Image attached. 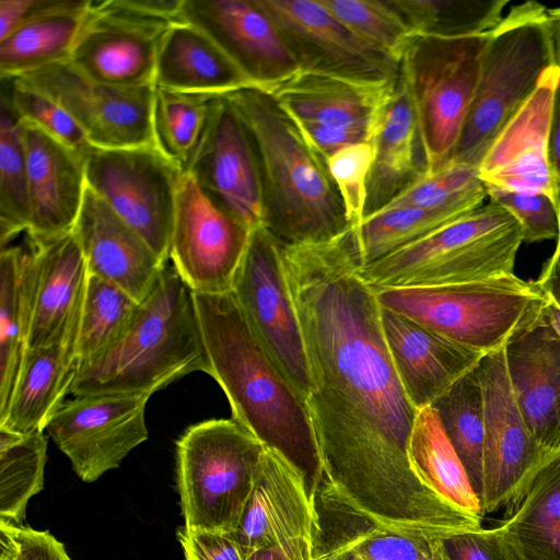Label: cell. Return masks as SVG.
Wrapping results in <instances>:
<instances>
[{"label":"cell","instance_id":"cell-1","mask_svg":"<svg viewBox=\"0 0 560 560\" xmlns=\"http://www.w3.org/2000/svg\"><path fill=\"white\" fill-rule=\"evenodd\" d=\"M280 252L306 355L305 407L323 480L378 522L440 533L480 527L481 517L442 498L412 468L419 410L389 354L375 291L360 276L354 229Z\"/></svg>","mask_w":560,"mask_h":560},{"label":"cell","instance_id":"cell-2","mask_svg":"<svg viewBox=\"0 0 560 560\" xmlns=\"http://www.w3.org/2000/svg\"><path fill=\"white\" fill-rule=\"evenodd\" d=\"M194 296L208 375L224 392L232 419L301 472L314 504L324 475L304 401L264 349L232 291Z\"/></svg>","mask_w":560,"mask_h":560},{"label":"cell","instance_id":"cell-3","mask_svg":"<svg viewBox=\"0 0 560 560\" xmlns=\"http://www.w3.org/2000/svg\"><path fill=\"white\" fill-rule=\"evenodd\" d=\"M255 145L264 225L283 246L331 240L353 229L327 161L307 142L273 96L259 89L223 95Z\"/></svg>","mask_w":560,"mask_h":560},{"label":"cell","instance_id":"cell-4","mask_svg":"<svg viewBox=\"0 0 560 560\" xmlns=\"http://www.w3.org/2000/svg\"><path fill=\"white\" fill-rule=\"evenodd\" d=\"M192 372L209 373L194 291L167 264L122 338L77 371L70 396H152Z\"/></svg>","mask_w":560,"mask_h":560},{"label":"cell","instance_id":"cell-5","mask_svg":"<svg viewBox=\"0 0 560 560\" xmlns=\"http://www.w3.org/2000/svg\"><path fill=\"white\" fill-rule=\"evenodd\" d=\"M552 66L556 65L548 9L536 1L512 7L490 32L470 108L443 167L478 168L494 140Z\"/></svg>","mask_w":560,"mask_h":560},{"label":"cell","instance_id":"cell-6","mask_svg":"<svg viewBox=\"0 0 560 560\" xmlns=\"http://www.w3.org/2000/svg\"><path fill=\"white\" fill-rule=\"evenodd\" d=\"M517 220L489 199L474 212L373 264L360 276L374 289L463 284L514 275L523 243Z\"/></svg>","mask_w":560,"mask_h":560},{"label":"cell","instance_id":"cell-7","mask_svg":"<svg viewBox=\"0 0 560 560\" xmlns=\"http://www.w3.org/2000/svg\"><path fill=\"white\" fill-rule=\"evenodd\" d=\"M374 291L383 308L483 354L504 349L538 318L549 300L537 281L515 273L463 284Z\"/></svg>","mask_w":560,"mask_h":560},{"label":"cell","instance_id":"cell-8","mask_svg":"<svg viewBox=\"0 0 560 560\" xmlns=\"http://www.w3.org/2000/svg\"><path fill=\"white\" fill-rule=\"evenodd\" d=\"M176 447L184 527L234 533L254 488L265 445L231 418L190 425Z\"/></svg>","mask_w":560,"mask_h":560},{"label":"cell","instance_id":"cell-9","mask_svg":"<svg viewBox=\"0 0 560 560\" xmlns=\"http://www.w3.org/2000/svg\"><path fill=\"white\" fill-rule=\"evenodd\" d=\"M489 36L416 35L400 61L429 173L446 164L459 138Z\"/></svg>","mask_w":560,"mask_h":560},{"label":"cell","instance_id":"cell-10","mask_svg":"<svg viewBox=\"0 0 560 560\" xmlns=\"http://www.w3.org/2000/svg\"><path fill=\"white\" fill-rule=\"evenodd\" d=\"M84 165L88 187L168 264L176 194L184 172L155 145L91 147Z\"/></svg>","mask_w":560,"mask_h":560},{"label":"cell","instance_id":"cell-11","mask_svg":"<svg viewBox=\"0 0 560 560\" xmlns=\"http://www.w3.org/2000/svg\"><path fill=\"white\" fill-rule=\"evenodd\" d=\"M232 292L264 349L304 401L310 376L280 244L265 226L250 232Z\"/></svg>","mask_w":560,"mask_h":560},{"label":"cell","instance_id":"cell-12","mask_svg":"<svg viewBox=\"0 0 560 560\" xmlns=\"http://www.w3.org/2000/svg\"><path fill=\"white\" fill-rule=\"evenodd\" d=\"M57 102L94 148L155 145L154 85L118 86L92 80L61 61L15 78Z\"/></svg>","mask_w":560,"mask_h":560},{"label":"cell","instance_id":"cell-13","mask_svg":"<svg viewBox=\"0 0 560 560\" xmlns=\"http://www.w3.org/2000/svg\"><path fill=\"white\" fill-rule=\"evenodd\" d=\"M396 82L370 84L299 70L270 94L327 161L345 147L369 142Z\"/></svg>","mask_w":560,"mask_h":560},{"label":"cell","instance_id":"cell-14","mask_svg":"<svg viewBox=\"0 0 560 560\" xmlns=\"http://www.w3.org/2000/svg\"><path fill=\"white\" fill-rule=\"evenodd\" d=\"M149 394H95L67 398L46 431L85 482L96 481L148 439Z\"/></svg>","mask_w":560,"mask_h":560},{"label":"cell","instance_id":"cell-15","mask_svg":"<svg viewBox=\"0 0 560 560\" xmlns=\"http://www.w3.org/2000/svg\"><path fill=\"white\" fill-rule=\"evenodd\" d=\"M249 230L214 205L188 173L178 183L170 261L196 293L232 291Z\"/></svg>","mask_w":560,"mask_h":560},{"label":"cell","instance_id":"cell-16","mask_svg":"<svg viewBox=\"0 0 560 560\" xmlns=\"http://www.w3.org/2000/svg\"><path fill=\"white\" fill-rule=\"evenodd\" d=\"M171 24L127 0L91 1L68 62L102 83L154 85L159 48Z\"/></svg>","mask_w":560,"mask_h":560},{"label":"cell","instance_id":"cell-17","mask_svg":"<svg viewBox=\"0 0 560 560\" xmlns=\"http://www.w3.org/2000/svg\"><path fill=\"white\" fill-rule=\"evenodd\" d=\"M275 23L299 70L361 83L397 81L400 65L370 48L319 0H256Z\"/></svg>","mask_w":560,"mask_h":560},{"label":"cell","instance_id":"cell-18","mask_svg":"<svg viewBox=\"0 0 560 560\" xmlns=\"http://www.w3.org/2000/svg\"><path fill=\"white\" fill-rule=\"evenodd\" d=\"M477 374L483 398L482 514L506 506L525 487L549 451L523 417L505 369L504 349L486 354Z\"/></svg>","mask_w":560,"mask_h":560},{"label":"cell","instance_id":"cell-19","mask_svg":"<svg viewBox=\"0 0 560 560\" xmlns=\"http://www.w3.org/2000/svg\"><path fill=\"white\" fill-rule=\"evenodd\" d=\"M185 173L247 230L264 225L260 168L245 125L222 95L214 98L201 142Z\"/></svg>","mask_w":560,"mask_h":560},{"label":"cell","instance_id":"cell-20","mask_svg":"<svg viewBox=\"0 0 560 560\" xmlns=\"http://www.w3.org/2000/svg\"><path fill=\"white\" fill-rule=\"evenodd\" d=\"M313 560H448L439 533L378 522L323 480L314 498Z\"/></svg>","mask_w":560,"mask_h":560},{"label":"cell","instance_id":"cell-21","mask_svg":"<svg viewBox=\"0 0 560 560\" xmlns=\"http://www.w3.org/2000/svg\"><path fill=\"white\" fill-rule=\"evenodd\" d=\"M180 20L214 39L260 89L299 71L281 33L256 0H184Z\"/></svg>","mask_w":560,"mask_h":560},{"label":"cell","instance_id":"cell-22","mask_svg":"<svg viewBox=\"0 0 560 560\" xmlns=\"http://www.w3.org/2000/svg\"><path fill=\"white\" fill-rule=\"evenodd\" d=\"M560 69L542 74L530 98L505 126L481 161L478 172L486 185L552 197L548 168V135Z\"/></svg>","mask_w":560,"mask_h":560},{"label":"cell","instance_id":"cell-23","mask_svg":"<svg viewBox=\"0 0 560 560\" xmlns=\"http://www.w3.org/2000/svg\"><path fill=\"white\" fill-rule=\"evenodd\" d=\"M314 504L301 472L265 446L252 493L233 533L246 559L255 550L294 538L313 539Z\"/></svg>","mask_w":560,"mask_h":560},{"label":"cell","instance_id":"cell-24","mask_svg":"<svg viewBox=\"0 0 560 560\" xmlns=\"http://www.w3.org/2000/svg\"><path fill=\"white\" fill-rule=\"evenodd\" d=\"M73 231L88 271L138 303L150 294L167 265L89 187Z\"/></svg>","mask_w":560,"mask_h":560},{"label":"cell","instance_id":"cell-25","mask_svg":"<svg viewBox=\"0 0 560 560\" xmlns=\"http://www.w3.org/2000/svg\"><path fill=\"white\" fill-rule=\"evenodd\" d=\"M381 322L400 383L418 410L432 406L486 355L387 308H381Z\"/></svg>","mask_w":560,"mask_h":560},{"label":"cell","instance_id":"cell-26","mask_svg":"<svg viewBox=\"0 0 560 560\" xmlns=\"http://www.w3.org/2000/svg\"><path fill=\"white\" fill-rule=\"evenodd\" d=\"M30 197L26 235L46 240L74 230L86 176L84 156L34 125L22 121Z\"/></svg>","mask_w":560,"mask_h":560},{"label":"cell","instance_id":"cell-27","mask_svg":"<svg viewBox=\"0 0 560 560\" xmlns=\"http://www.w3.org/2000/svg\"><path fill=\"white\" fill-rule=\"evenodd\" d=\"M26 242L33 260L31 350L57 343L78 328L88 267L74 231L46 240L26 235Z\"/></svg>","mask_w":560,"mask_h":560},{"label":"cell","instance_id":"cell-28","mask_svg":"<svg viewBox=\"0 0 560 560\" xmlns=\"http://www.w3.org/2000/svg\"><path fill=\"white\" fill-rule=\"evenodd\" d=\"M504 359L528 429L544 450L555 448L560 444V337L545 311L511 339Z\"/></svg>","mask_w":560,"mask_h":560},{"label":"cell","instance_id":"cell-29","mask_svg":"<svg viewBox=\"0 0 560 560\" xmlns=\"http://www.w3.org/2000/svg\"><path fill=\"white\" fill-rule=\"evenodd\" d=\"M369 142L373 155L366 183L364 218L386 207L429 173L418 121L400 73L377 113Z\"/></svg>","mask_w":560,"mask_h":560},{"label":"cell","instance_id":"cell-30","mask_svg":"<svg viewBox=\"0 0 560 560\" xmlns=\"http://www.w3.org/2000/svg\"><path fill=\"white\" fill-rule=\"evenodd\" d=\"M154 85L213 96L259 89L214 39L184 20L172 23L163 36Z\"/></svg>","mask_w":560,"mask_h":560},{"label":"cell","instance_id":"cell-31","mask_svg":"<svg viewBox=\"0 0 560 560\" xmlns=\"http://www.w3.org/2000/svg\"><path fill=\"white\" fill-rule=\"evenodd\" d=\"M77 334L78 328L57 343L27 350L10 404L0 416L1 430L20 434L46 430L77 375Z\"/></svg>","mask_w":560,"mask_h":560},{"label":"cell","instance_id":"cell-32","mask_svg":"<svg viewBox=\"0 0 560 560\" xmlns=\"http://www.w3.org/2000/svg\"><path fill=\"white\" fill-rule=\"evenodd\" d=\"M91 0H38L27 19L0 40L1 79L67 61Z\"/></svg>","mask_w":560,"mask_h":560},{"label":"cell","instance_id":"cell-33","mask_svg":"<svg viewBox=\"0 0 560 560\" xmlns=\"http://www.w3.org/2000/svg\"><path fill=\"white\" fill-rule=\"evenodd\" d=\"M499 525L523 560H560V444L506 505Z\"/></svg>","mask_w":560,"mask_h":560},{"label":"cell","instance_id":"cell-34","mask_svg":"<svg viewBox=\"0 0 560 560\" xmlns=\"http://www.w3.org/2000/svg\"><path fill=\"white\" fill-rule=\"evenodd\" d=\"M33 260L27 242L0 253V416L12 397L28 349Z\"/></svg>","mask_w":560,"mask_h":560},{"label":"cell","instance_id":"cell-35","mask_svg":"<svg viewBox=\"0 0 560 560\" xmlns=\"http://www.w3.org/2000/svg\"><path fill=\"white\" fill-rule=\"evenodd\" d=\"M409 458L416 475L427 487L462 510L483 517L480 501L432 406L417 413Z\"/></svg>","mask_w":560,"mask_h":560},{"label":"cell","instance_id":"cell-36","mask_svg":"<svg viewBox=\"0 0 560 560\" xmlns=\"http://www.w3.org/2000/svg\"><path fill=\"white\" fill-rule=\"evenodd\" d=\"M139 304L120 288L88 271L75 342L77 371L100 360L122 338Z\"/></svg>","mask_w":560,"mask_h":560},{"label":"cell","instance_id":"cell-37","mask_svg":"<svg viewBox=\"0 0 560 560\" xmlns=\"http://www.w3.org/2000/svg\"><path fill=\"white\" fill-rule=\"evenodd\" d=\"M476 368L453 384L432 407L481 505L485 420L482 390Z\"/></svg>","mask_w":560,"mask_h":560},{"label":"cell","instance_id":"cell-38","mask_svg":"<svg viewBox=\"0 0 560 560\" xmlns=\"http://www.w3.org/2000/svg\"><path fill=\"white\" fill-rule=\"evenodd\" d=\"M215 97L154 85L151 112L154 144L183 172L201 142Z\"/></svg>","mask_w":560,"mask_h":560},{"label":"cell","instance_id":"cell-39","mask_svg":"<svg viewBox=\"0 0 560 560\" xmlns=\"http://www.w3.org/2000/svg\"><path fill=\"white\" fill-rule=\"evenodd\" d=\"M44 431L20 434L0 429V522L23 525L30 499L44 488Z\"/></svg>","mask_w":560,"mask_h":560},{"label":"cell","instance_id":"cell-40","mask_svg":"<svg viewBox=\"0 0 560 560\" xmlns=\"http://www.w3.org/2000/svg\"><path fill=\"white\" fill-rule=\"evenodd\" d=\"M30 225L28 173L22 120L14 112L8 88L0 110V243L9 246Z\"/></svg>","mask_w":560,"mask_h":560},{"label":"cell","instance_id":"cell-41","mask_svg":"<svg viewBox=\"0 0 560 560\" xmlns=\"http://www.w3.org/2000/svg\"><path fill=\"white\" fill-rule=\"evenodd\" d=\"M467 214L457 209L383 208L365 217L354 229L363 266L381 260Z\"/></svg>","mask_w":560,"mask_h":560},{"label":"cell","instance_id":"cell-42","mask_svg":"<svg viewBox=\"0 0 560 560\" xmlns=\"http://www.w3.org/2000/svg\"><path fill=\"white\" fill-rule=\"evenodd\" d=\"M415 35L481 36L502 21L509 0H392Z\"/></svg>","mask_w":560,"mask_h":560},{"label":"cell","instance_id":"cell-43","mask_svg":"<svg viewBox=\"0 0 560 560\" xmlns=\"http://www.w3.org/2000/svg\"><path fill=\"white\" fill-rule=\"evenodd\" d=\"M359 39L400 65L416 36L392 0H319Z\"/></svg>","mask_w":560,"mask_h":560},{"label":"cell","instance_id":"cell-44","mask_svg":"<svg viewBox=\"0 0 560 560\" xmlns=\"http://www.w3.org/2000/svg\"><path fill=\"white\" fill-rule=\"evenodd\" d=\"M487 198V186L478 168L448 165L425 174L384 208L457 209L470 213L483 206Z\"/></svg>","mask_w":560,"mask_h":560},{"label":"cell","instance_id":"cell-45","mask_svg":"<svg viewBox=\"0 0 560 560\" xmlns=\"http://www.w3.org/2000/svg\"><path fill=\"white\" fill-rule=\"evenodd\" d=\"M12 107L19 118L85 155L91 149L84 132L57 102L19 79L5 80Z\"/></svg>","mask_w":560,"mask_h":560},{"label":"cell","instance_id":"cell-46","mask_svg":"<svg viewBox=\"0 0 560 560\" xmlns=\"http://www.w3.org/2000/svg\"><path fill=\"white\" fill-rule=\"evenodd\" d=\"M372 155L371 143L360 142L338 150L327 160L330 176L353 229L359 228L364 219Z\"/></svg>","mask_w":560,"mask_h":560},{"label":"cell","instance_id":"cell-47","mask_svg":"<svg viewBox=\"0 0 560 560\" xmlns=\"http://www.w3.org/2000/svg\"><path fill=\"white\" fill-rule=\"evenodd\" d=\"M486 186L489 199L499 203L517 220L522 228L524 242L534 243L558 238L560 220L550 195Z\"/></svg>","mask_w":560,"mask_h":560},{"label":"cell","instance_id":"cell-48","mask_svg":"<svg viewBox=\"0 0 560 560\" xmlns=\"http://www.w3.org/2000/svg\"><path fill=\"white\" fill-rule=\"evenodd\" d=\"M441 542L448 560H523L505 529L476 528L446 533Z\"/></svg>","mask_w":560,"mask_h":560},{"label":"cell","instance_id":"cell-49","mask_svg":"<svg viewBox=\"0 0 560 560\" xmlns=\"http://www.w3.org/2000/svg\"><path fill=\"white\" fill-rule=\"evenodd\" d=\"M186 560H245L233 533L177 529Z\"/></svg>","mask_w":560,"mask_h":560},{"label":"cell","instance_id":"cell-50","mask_svg":"<svg viewBox=\"0 0 560 560\" xmlns=\"http://www.w3.org/2000/svg\"><path fill=\"white\" fill-rule=\"evenodd\" d=\"M21 548V560H71L65 545L48 530H36L26 525L14 526Z\"/></svg>","mask_w":560,"mask_h":560},{"label":"cell","instance_id":"cell-51","mask_svg":"<svg viewBox=\"0 0 560 560\" xmlns=\"http://www.w3.org/2000/svg\"><path fill=\"white\" fill-rule=\"evenodd\" d=\"M547 153L552 198L560 220V80L553 95Z\"/></svg>","mask_w":560,"mask_h":560},{"label":"cell","instance_id":"cell-52","mask_svg":"<svg viewBox=\"0 0 560 560\" xmlns=\"http://www.w3.org/2000/svg\"><path fill=\"white\" fill-rule=\"evenodd\" d=\"M245 560H313V539L301 537L264 546Z\"/></svg>","mask_w":560,"mask_h":560},{"label":"cell","instance_id":"cell-53","mask_svg":"<svg viewBox=\"0 0 560 560\" xmlns=\"http://www.w3.org/2000/svg\"><path fill=\"white\" fill-rule=\"evenodd\" d=\"M38 0H0V40L14 32L33 12Z\"/></svg>","mask_w":560,"mask_h":560},{"label":"cell","instance_id":"cell-54","mask_svg":"<svg viewBox=\"0 0 560 560\" xmlns=\"http://www.w3.org/2000/svg\"><path fill=\"white\" fill-rule=\"evenodd\" d=\"M537 283L547 296L560 307V248H556L546 262Z\"/></svg>","mask_w":560,"mask_h":560},{"label":"cell","instance_id":"cell-55","mask_svg":"<svg viewBox=\"0 0 560 560\" xmlns=\"http://www.w3.org/2000/svg\"><path fill=\"white\" fill-rule=\"evenodd\" d=\"M0 560H21V548L13 525L0 522Z\"/></svg>","mask_w":560,"mask_h":560},{"label":"cell","instance_id":"cell-56","mask_svg":"<svg viewBox=\"0 0 560 560\" xmlns=\"http://www.w3.org/2000/svg\"><path fill=\"white\" fill-rule=\"evenodd\" d=\"M548 22L551 35L555 65L560 69V7L548 9Z\"/></svg>","mask_w":560,"mask_h":560},{"label":"cell","instance_id":"cell-57","mask_svg":"<svg viewBox=\"0 0 560 560\" xmlns=\"http://www.w3.org/2000/svg\"><path fill=\"white\" fill-rule=\"evenodd\" d=\"M544 311L549 323L553 327L557 335L560 337V307L549 299Z\"/></svg>","mask_w":560,"mask_h":560},{"label":"cell","instance_id":"cell-58","mask_svg":"<svg viewBox=\"0 0 560 560\" xmlns=\"http://www.w3.org/2000/svg\"><path fill=\"white\" fill-rule=\"evenodd\" d=\"M556 248H560V233H559V236L557 238V246H556Z\"/></svg>","mask_w":560,"mask_h":560}]
</instances>
